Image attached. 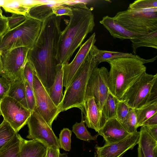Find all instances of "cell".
I'll list each match as a JSON object with an SVG mask.
<instances>
[{"label":"cell","mask_w":157,"mask_h":157,"mask_svg":"<svg viewBox=\"0 0 157 157\" xmlns=\"http://www.w3.org/2000/svg\"><path fill=\"white\" fill-rule=\"evenodd\" d=\"M61 19V16L53 14L42 22L38 37L27 54L29 62L47 90L54 83L56 75Z\"/></svg>","instance_id":"6da1fadb"},{"label":"cell","mask_w":157,"mask_h":157,"mask_svg":"<svg viewBox=\"0 0 157 157\" xmlns=\"http://www.w3.org/2000/svg\"><path fill=\"white\" fill-rule=\"evenodd\" d=\"M72 11L64 29L61 31L58 43L57 65H63L69 61L76 49L81 46L95 25L92 10L86 3L80 2L68 4Z\"/></svg>","instance_id":"7a4b0ae2"},{"label":"cell","mask_w":157,"mask_h":157,"mask_svg":"<svg viewBox=\"0 0 157 157\" xmlns=\"http://www.w3.org/2000/svg\"><path fill=\"white\" fill-rule=\"evenodd\" d=\"M157 56L145 59L134 57H123L109 60L110 92L119 101L126 91L144 72L146 63L154 62Z\"/></svg>","instance_id":"3957f363"},{"label":"cell","mask_w":157,"mask_h":157,"mask_svg":"<svg viewBox=\"0 0 157 157\" xmlns=\"http://www.w3.org/2000/svg\"><path fill=\"white\" fill-rule=\"evenodd\" d=\"M97 61L93 47L71 82L64 91L59 109L61 112L73 108L80 109L84 114L86 91L88 81L94 69L97 67Z\"/></svg>","instance_id":"277c9868"},{"label":"cell","mask_w":157,"mask_h":157,"mask_svg":"<svg viewBox=\"0 0 157 157\" xmlns=\"http://www.w3.org/2000/svg\"><path fill=\"white\" fill-rule=\"evenodd\" d=\"M20 25L8 30L0 36V54L21 47L34 46L40 33L42 22L27 17Z\"/></svg>","instance_id":"5b68a950"},{"label":"cell","mask_w":157,"mask_h":157,"mask_svg":"<svg viewBox=\"0 0 157 157\" xmlns=\"http://www.w3.org/2000/svg\"><path fill=\"white\" fill-rule=\"evenodd\" d=\"M113 18L128 30L144 35L157 30V8L128 9L118 12Z\"/></svg>","instance_id":"8992f818"},{"label":"cell","mask_w":157,"mask_h":157,"mask_svg":"<svg viewBox=\"0 0 157 157\" xmlns=\"http://www.w3.org/2000/svg\"><path fill=\"white\" fill-rule=\"evenodd\" d=\"M157 81V74L144 73L126 91L120 101L133 109L140 108L149 103L152 87Z\"/></svg>","instance_id":"52a82bcc"},{"label":"cell","mask_w":157,"mask_h":157,"mask_svg":"<svg viewBox=\"0 0 157 157\" xmlns=\"http://www.w3.org/2000/svg\"><path fill=\"white\" fill-rule=\"evenodd\" d=\"M29 49L27 47H21L1 55L2 71L0 76L7 78L11 83L23 78V71L28 61L27 56Z\"/></svg>","instance_id":"ba28073f"},{"label":"cell","mask_w":157,"mask_h":157,"mask_svg":"<svg viewBox=\"0 0 157 157\" xmlns=\"http://www.w3.org/2000/svg\"><path fill=\"white\" fill-rule=\"evenodd\" d=\"M33 91L36 104L34 111L41 116L52 128V124L61 112L54 103L46 89L34 71Z\"/></svg>","instance_id":"9c48e42d"},{"label":"cell","mask_w":157,"mask_h":157,"mask_svg":"<svg viewBox=\"0 0 157 157\" xmlns=\"http://www.w3.org/2000/svg\"><path fill=\"white\" fill-rule=\"evenodd\" d=\"M109 71L104 67L93 71L87 86L86 96H93L100 111L109 93Z\"/></svg>","instance_id":"30bf717a"},{"label":"cell","mask_w":157,"mask_h":157,"mask_svg":"<svg viewBox=\"0 0 157 157\" xmlns=\"http://www.w3.org/2000/svg\"><path fill=\"white\" fill-rule=\"evenodd\" d=\"M27 124L29 128L26 138L37 141L47 148L56 146L60 148L58 138L44 120L34 111H31Z\"/></svg>","instance_id":"8fae6325"},{"label":"cell","mask_w":157,"mask_h":157,"mask_svg":"<svg viewBox=\"0 0 157 157\" xmlns=\"http://www.w3.org/2000/svg\"><path fill=\"white\" fill-rule=\"evenodd\" d=\"M0 108L4 119L17 133L27 124L31 111L17 101L8 96L1 101Z\"/></svg>","instance_id":"7c38bea8"},{"label":"cell","mask_w":157,"mask_h":157,"mask_svg":"<svg viewBox=\"0 0 157 157\" xmlns=\"http://www.w3.org/2000/svg\"><path fill=\"white\" fill-rule=\"evenodd\" d=\"M140 132L130 134L124 139L114 143L105 144L102 147L96 145L94 157H122L128 151L138 144Z\"/></svg>","instance_id":"4fadbf2b"},{"label":"cell","mask_w":157,"mask_h":157,"mask_svg":"<svg viewBox=\"0 0 157 157\" xmlns=\"http://www.w3.org/2000/svg\"><path fill=\"white\" fill-rule=\"evenodd\" d=\"M96 41L95 33L82 45L75 57L70 63L63 65V86L66 90L69 86Z\"/></svg>","instance_id":"5bb4252c"},{"label":"cell","mask_w":157,"mask_h":157,"mask_svg":"<svg viewBox=\"0 0 157 157\" xmlns=\"http://www.w3.org/2000/svg\"><path fill=\"white\" fill-rule=\"evenodd\" d=\"M98 134L103 137L105 144H108L121 140L130 134L124 129L115 117L107 121Z\"/></svg>","instance_id":"9a60e30c"},{"label":"cell","mask_w":157,"mask_h":157,"mask_svg":"<svg viewBox=\"0 0 157 157\" xmlns=\"http://www.w3.org/2000/svg\"><path fill=\"white\" fill-rule=\"evenodd\" d=\"M84 108V121L86 126L98 132L101 128V112L93 96L86 97Z\"/></svg>","instance_id":"2e32d148"},{"label":"cell","mask_w":157,"mask_h":157,"mask_svg":"<svg viewBox=\"0 0 157 157\" xmlns=\"http://www.w3.org/2000/svg\"><path fill=\"white\" fill-rule=\"evenodd\" d=\"M138 143V157H157V141L141 126Z\"/></svg>","instance_id":"e0dca14e"},{"label":"cell","mask_w":157,"mask_h":157,"mask_svg":"<svg viewBox=\"0 0 157 157\" xmlns=\"http://www.w3.org/2000/svg\"><path fill=\"white\" fill-rule=\"evenodd\" d=\"M100 23L109 32L113 37L121 40L131 39L142 36L128 30L114 20L108 15L103 17Z\"/></svg>","instance_id":"ac0fdd59"},{"label":"cell","mask_w":157,"mask_h":157,"mask_svg":"<svg viewBox=\"0 0 157 157\" xmlns=\"http://www.w3.org/2000/svg\"><path fill=\"white\" fill-rule=\"evenodd\" d=\"M56 75L54 83L47 90L54 103L59 109L63 96V65H57L56 67Z\"/></svg>","instance_id":"d6986e66"},{"label":"cell","mask_w":157,"mask_h":157,"mask_svg":"<svg viewBox=\"0 0 157 157\" xmlns=\"http://www.w3.org/2000/svg\"><path fill=\"white\" fill-rule=\"evenodd\" d=\"M47 148L34 140L22 139L19 157H46Z\"/></svg>","instance_id":"ffe728a7"},{"label":"cell","mask_w":157,"mask_h":157,"mask_svg":"<svg viewBox=\"0 0 157 157\" xmlns=\"http://www.w3.org/2000/svg\"><path fill=\"white\" fill-rule=\"evenodd\" d=\"M7 96L13 98L25 108L29 109L26 100L25 88L23 78L17 79L11 83Z\"/></svg>","instance_id":"44dd1931"},{"label":"cell","mask_w":157,"mask_h":157,"mask_svg":"<svg viewBox=\"0 0 157 157\" xmlns=\"http://www.w3.org/2000/svg\"><path fill=\"white\" fill-rule=\"evenodd\" d=\"M119 101L110 92L101 111V128L108 120L116 117Z\"/></svg>","instance_id":"7402d4cb"},{"label":"cell","mask_w":157,"mask_h":157,"mask_svg":"<svg viewBox=\"0 0 157 157\" xmlns=\"http://www.w3.org/2000/svg\"><path fill=\"white\" fill-rule=\"evenodd\" d=\"M133 54L136 55L137 49L139 47H145L157 49V30L147 34L130 40Z\"/></svg>","instance_id":"603a6c76"},{"label":"cell","mask_w":157,"mask_h":157,"mask_svg":"<svg viewBox=\"0 0 157 157\" xmlns=\"http://www.w3.org/2000/svg\"><path fill=\"white\" fill-rule=\"evenodd\" d=\"M58 4H45L34 6L29 9L26 16L43 22L53 14L52 8Z\"/></svg>","instance_id":"cb8c5ba5"},{"label":"cell","mask_w":157,"mask_h":157,"mask_svg":"<svg viewBox=\"0 0 157 157\" xmlns=\"http://www.w3.org/2000/svg\"><path fill=\"white\" fill-rule=\"evenodd\" d=\"M22 139L17 133L12 139L0 150V157H19Z\"/></svg>","instance_id":"d4e9b609"},{"label":"cell","mask_w":157,"mask_h":157,"mask_svg":"<svg viewBox=\"0 0 157 157\" xmlns=\"http://www.w3.org/2000/svg\"><path fill=\"white\" fill-rule=\"evenodd\" d=\"M136 118V128L141 126L142 124L149 118L157 113V101L148 103L142 107L134 109Z\"/></svg>","instance_id":"484cf974"},{"label":"cell","mask_w":157,"mask_h":157,"mask_svg":"<svg viewBox=\"0 0 157 157\" xmlns=\"http://www.w3.org/2000/svg\"><path fill=\"white\" fill-rule=\"evenodd\" d=\"M93 47L96 59L99 64L102 62H106L108 60L120 57H134L138 58H141L139 56L133 54L132 53L100 50L95 45H93Z\"/></svg>","instance_id":"4316f807"},{"label":"cell","mask_w":157,"mask_h":157,"mask_svg":"<svg viewBox=\"0 0 157 157\" xmlns=\"http://www.w3.org/2000/svg\"><path fill=\"white\" fill-rule=\"evenodd\" d=\"M82 113V120L80 123L76 122L72 127V132L76 137L80 140L88 142L96 140L98 134L92 136L87 129L84 121L83 113Z\"/></svg>","instance_id":"83f0119b"},{"label":"cell","mask_w":157,"mask_h":157,"mask_svg":"<svg viewBox=\"0 0 157 157\" xmlns=\"http://www.w3.org/2000/svg\"><path fill=\"white\" fill-rule=\"evenodd\" d=\"M17 133L10 124L4 119L0 124V150L12 139Z\"/></svg>","instance_id":"f1b7e54d"},{"label":"cell","mask_w":157,"mask_h":157,"mask_svg":"<svg viewBox=\"0 0 157 157\" xmlns=\"http://www.w3.org/2000/svg\"><path fill=\"white\" fill-rule=\"evenodd\" d=\"M6 12L26 16L29 8L21 4L19 0H6L2 7Z\"/></svg>","instance_id":"f546056e"},{"label":"cell","mask_w":157,"mask_h":157,"mask_svg":"<svg viewBox=\"0 0 157 157\" xmlns=\"http://www.w3.org/2000/svg\"><path fill=\"white\" fill-rule=\"evenodd\" d=\"M72 131L68 128H64L61 130L58 138L60 148L69 151L71 149V137Z\"/></svg>","instance_id":"4dcf8cb0"},{"label":"cell","mask_w":157,"mask_h":157,"mask_svg":"<svg viewBox=\"0 0 157 157\" xmlns=\"http://www.w3.org/2000/svg\"><path fill=\"white\" fill-rule=\"evenodd\" d=\"M136 122V118L134 109H132L121 124L128 132L132 134L137 131Z\"/></svg>","instance_id":"1f68e13d"},{"label":"cell","mask_w":157,"mask_h":157,"mask_svg":"<svg viewBox=\"0 0 157 157\" xmlns=\"http://www.w3.org/2000/svg\"><path fill=\"white\" fill-rule=\"evenodd\" d=\"M157 8V0H138L130 3L128 9L140 10Z\"/></svg>","instance_id":"d6a6232c"},{"label":"cell","mask_w":157,"mask_h":157,"mask_svg":"<svg viewBox=\"0 0 157 157\" xmlns=\"http://www.w3.org/2000/svg\"><path fill=\"white\" fill-rule=\"evenodd\" d=\"M132 109L124 101H119L117 106L116 118L122 123Z\"/></svg>","instance_id":"836d02e7"},{"label":"cell","mask_w":157,"mask_h":157,"mask_svg":"<svg viewBox=\"0 0 157 157\" xmlns=\"http://www.w3.org/2000/svg\"><path fill=\"white\" fill-rule=\"evenodd\" d=\"M7 17L8 30H10L21 24L27 17L21 14H12L11 16Z\"/></svg>","instance_id":"e575fe53"},{"label":"cell","mask_w":157,"mask_h":157,"mask_svg":"<svg viewBox=\"0 0 157 157\" xmlns=\"http://www.w3.org/2000/svg\"><path fill=\"white\" fill-rule=\"evenodd\" d=\"M53 13L56 16L67 15L70 16L72 13V10L68 3L58 4L52 8Z\"/></svg>","instance_id":"d590c367"},{"label":"cell","mask_w":157,"mask_h":157,"mask_svg":"<svg viewBox=\"0 0 157 157\" xmlns=\"http://www.w3.org/2000/svg\"><path fill=\"white\" fill-rule=\"evenodd\" d=\"M25 88L26 100L29 109L31 111H34L36 104L35 98L33 90L28 83L25 81Z\"/></svg>","instance_id":"8d00e7d4"},{"label":"cell","mask_w":157,"mask_h":157,"mask_svg":"<svg viewBox=\"0 0 157 157\" xmlns=\"http://www.w3.org/2000/svg\"><path fill=\"white\" fill-rule=\"evenodd\" d=\"M34 71L31 64L28 61L24 69L23 76L24 81H26L33 90V79Z\"/></svg>","instance_id":"74e56055"},{"label":"cell","mask_w":157,"mask_h":157,"mask_svg":"<svg viewBox=\"0 0 157 157\" xmlns=\"http://www.w3.org/2000/svg\"><path fill=\"white\" fill-rule=\"evenodd\" d=\"M11 82L7 78L0 77V101H1L7 94L10 89Z\"/></svg>","instance_id":"f35d334b"},{"label":"cell","mask_w":157,"mask_h":157,"mask_svg":"<svg viewBox=\"0 0 157 157\" xmlns=\"http://www.w3.org/2000/svg\"><path fill=\"white\" fill-rule=\"evenodd\" d=\"M19 1L23 5L29 8L37 5L46 4L45 0H19Z\"/></svg>","instance_id":"ab89813d"},{"label":"cell","mask_w":157,"mask_h":157,"mask_svg":"<svg viewBox=\"0 0 157 157\" xmlns=\"http://www.w3.org/2000/svg\"><path fill=\"white\" fill-rule=\"evenodd\" d=\"M59 148L52 146L47 148V157H59Z\"/></svg>","instance_id":"60d3db41"},{"label":"cell","mask_w":157,"mask_h":157,"mask_svg":"<svg viewBox=\"0 0 157 157\" xmlns=\"http://www.w3.org/2000/svg\"><path fill=\"white\" fill-rule=\"evenodd\" d=\"M144 126L149 135L157 141V125Z\"/></svg>","instance_id":"b9f144b4"},{"label":"cell","mask_w":157,"mask_h":157,"mask_svg":"<svg viewBox=\"0 0 157 157\" xmlns=\"http://www.w3.org/2000/svg\"><path fill=\"white\" fill-rule=\"evenodd\" d=\"M8 30L7 17H0V36Z\"/></svg>","instance_id":"7bdbcfd3"},{"label":"cell","mask_w":157,"mask_h":157,"mask_svg":"<svg viewBox=\"0 0 157 157\" xmlns=\"http://www.w3.org/2000/svg\"><path fill=\"white\" fill-rule=\"evenodd\" d=\"M157 125V113L144 122L141 126Z\"/></svg>","instance_id":"ee69618b"},{"label":"cell","mask_w":157,"mask_h":157,"mask_svg":"<svg viewBox=\"0 0 157 157\" xmlns=\"http://www.w3.org/2000/svg\"><path fill=\"white\" fill-rule=\"evenodd\" d=\"M2 71V64L1 59V55L0 54V76Z\"/></svg>","instance_id":"f6af8a7d"},{"label":"cell","mask_w":157,"mask_h":157,"mask_svg":"<svg viewBox=\"0 0 157 157\" xmlns=\"http://www.w3.org/2000/svg\"><path fill=\"white\" fill-rule=\"evenodd\" d=\"M59 157H68L66 153H60Z\"/></svg>","instance_id":"bcb514c9"},{"label":"cell","mask_w":157,"mask_h":157,"mask_svg":"<svg viewBox=\"0 0 157 157\" xmlns=\"http://www.w3.org/2000/svg\"><path fill=\"white\" fill-rule=\"evenodd\" d=\"M6 1V0H0V7L3 6Z\"/></svg>","instance_id":"7dc6e473"},{"label":"cell","mask_w":157,"mask_h":157,"mask_svg":"<svg viewBox=\"0 0 157 157\" xmlns=\"http://www.w3.org/2000/svg\"><path fill=\"white\" fill-rule=\"evenodd\" d=\"M4 16H3L2 15V11L0 7V17H3Z\"/></svg>","instance_id":"c3c4849f"},{"label":"cell","mask_w":157,"mask_h":157,"mask_svg":"<svg viewBox=\"0 0 157 157\" xmlns=\"http://www.w3.org/2000/svg\"><path fill=\"white\" fill-rule=\"evenodd\" d=\"M0 104H1V101H0V116H1V115H2V113L1 109V108H0Z\"/></svg>","instance_id":"681fc988"},{"label":"cell","mask_w":157,"mask_h":157,"mask_svg":"<svg viewBox=\"0 0 157 157\" xmlns=\"http://www.w3.org/2000/svg\"><path fill=\"white\" fill-rule=\"evenodd\" d=\"M46 157H47L46 156Z\"/></svg>","instance_id":"f907efd6"}]
</instances>
